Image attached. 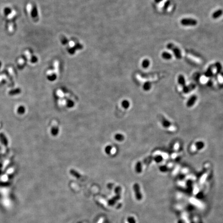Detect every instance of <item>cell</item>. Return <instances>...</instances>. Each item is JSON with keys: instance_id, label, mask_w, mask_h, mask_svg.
<instances>
[{"instance_id": "cell-2", "label": "cell", "mask_w": 223, "mask_h": 223, "mask_svg": "<svg viewBox=\"0 0 223 223\" xmlns=\"http://www.w3.org/2000/svg\"><path fill=\"white\" fill-rule=\"evenodd\" d=\"M180 23L183 26L186 27H193L197 24V21L196 19L192 18H183L180 21Z\"/></svg>"}, {"instance_id": "cell-13", "label": "cell", "mask_w": 223, "mask_h": 223, "mask_svg": "<svg viewBox=\"0 0 223 223\" xmlns=\"http://www.w3.org/2000/svg\"><path fill=\"white\" fill-rule=\"evenodd\" d=\"M162 57L166 60H169L172 58V55L168 52H163L162 53Z\"/></svg>"}, {"instance_id": "cell-11", "label": "cell", "mask_w": 223, "mask_h": 223, "mask_svg": "<svg viewBox=\"0 0 223 223\" xmlns=\"http://www.w3.org/2000/svg\"><path fill=\"white\" fill-rule=\"evenodd\" d=\"M195 146L197 150H201L205 146V144H204V142L203 141H198L196 142Z\"/></svg>"}, {"instance_id": "cell-16", "label": "cell", "mask_w": 223, "mask_h": 223, "mask_svg": "<svg viewBox=\"0 0 223 223\" xmlns=\"http://www.w3.org/2000/svg\"><path fill=\"white\" fill-rule=\"evenodd\" d=\"M151 83L150 82H146L143 85V89L145 91H149L151 88Z\"/></svg>"}, {"instance_id": "cell-26", "label": "cell", "mask_w": 223, "mask_h": 223, "mask_svg": "<svg viewBox=\"0 0 223 223\" xmlns=\"http://www.w3.org/2000/svg\"><path fill=\"white\" fill-rule=\"evenodd\" d=\"M74 102L70 99L67 100V106L69 108H72L74 106Z\"/></svg>"}, {"instance_id": "cell-21", "label": "cell", "mask_w": 223, "mask_h": 223, "mask_svg": "<svg viewBox=\"0 0 223 223\" xmlns=\"http://www.w3.org/2000/svg\"><path fill=\"white\" fill-rule=\"evenodd\" d=\"M154 161L157 163H159L162 162L163 160V158L161 155H157L156 156H155L154 158Z\"/></svg>"}, {"instance_id": "cell-23", "label": "cell", "mask_w": 223, "mask_h": 223, "mask_svg": "<svg viewBox=\"0 0 223 223\" xmlns=\"http://www.w3.org/2000/svg\"><path fill=\"white\" fill-rule=\"evenodd\" d=\"M3 12L5 15H8L12 13V9L9 7H5L3 10Z\"/></svg>"}, {"instance_id": "cell-25", "label": "cell", "mask_w": 223, "mask_h": 223, "mask_svg": "<svg viewBox=\"0 0 223 223\" xmlns=\"http://www.w3.org/2000/svg\"><path fill=\"white\" fill-rule=\"evenodd\" d=\"M112 149V146L111 145H108L105 148V152L107 154H110L111 150Z\"/></svg>"}, {"instance_id": "cell-30", "label": "cell", "mask_w": 223, "mask_h": 223, "mask_svg": "<svg viewBox=\"0 0 223 223\" xmlns=\"http://www.w3.org/2000/svg\"><path fill=\"white\" fill-rule=\"evenodd\" d=\"M121 191V188L120 187H119V186H117V187H116V188H115V193L117 194V195H120Z\"/></svg>"}, {"instance_id": "cell-20", "label": "cell", "mask_w": 223, "mask_h": 223, "mask_svg": "<svg viewBox=\"0 0 223 223\" xmlns=\"http://www.w3.org/2000/svg\"><path fill=\"white\" fill-rule=\"evenodd\" d=\"M121 104L124 108H125V109H128V108L130 107V102L128 100H124L123 102H122Z\"/></svg>"}, {"instance_id": "cell-4", "label": "cell", "mask_w": 223, "mask_h": 223, "mask_svg": "<svg viewBox=\"0 0 223 223\" xmlns=\"http://www.w3.org/2000/svg\"><path fill=\"white\" fill-rule=\"evenodd\" d=\"M197 100V97L196 95H193L189 98V99L186 103V106L188 108H191L195 104Z\"/></svg>"}, {"instance_id": "cell-29", "label": "cell", "mask_w": 223, "mask_h": 223, "mask_svg": "<svg viewBox=\"0 0 223 223\" xmlns=\"http://www.w3.org/2000/svg\"><path fill=\"white\" fill-rule=\"evenodd\" d=\"M38 61V58L36 56H32L31 58V62L32 63H37V62Z\"/></svg>"}, {"instance_id": "cell-18", "label": "cell", "mask_w": 223, "mask_h": 223, "mask_svg": "<svg viewBox=\"0 0 223 223\" xmlns=\"http://www.w3.org/2000/svg\"><path fill=\"white\" fill-rule=\"evenodd\" d=\"M114 137H115V139L118 142L123 141L124 140V136L123 135V134H121L120 133L116 134L115 135V136H114Z\"/></svg>"}, {"instance_id": "cell-15", "label": "cell", "mask_w": 223, "mask_h": 223, "mask_svg": "<svg viewBox=\"0 0 223 223\" xmlns=\"http://www.w3.org/2000/svg\"><path fill=\"white\" fill-rule=\"evenodd\" d=\"M70 174L72 176H74V177H76V178L78 179L81 178V175H80L78 172H77L76 170H75L73 169H71L70 170Z\"/></svg>"}, {"instance_id": "cell-27", "label": "cell", "mask_w": 223, "mask_h": 223, "mask_svg": "<svg viewBox=\"0 0 223 223\" xmlns=\"http://www.w3.org/2000/svg\"><path fill=\"white\" fill-rule=\"evenodd\" d=\"M127 221L129 223H136V221L133 216H130L127 219Z\"/></svg>"}, {"instance_id": "cell-14", "label": "cell", "mask_w": 223, "mask_h": 223, "mask_svg": "<svg viewBox=\"0 0 223 223\" xmlns=\"http://www.w3.org/2000/svg\"><path fill=\"white\" fill-rule=\"evenodd\" d=\"M51 132L52 135L54 136L58 135L59 133V128L56 126L53 127L51 130Z\"/></svg>"}, {"instance_id": "cell-19", "label": "cell", "mask_w": 223, "mask_h": 223, "mask_svg": "<svg viewBox=\"0 0 223 223\" xmlns=\"http://www.w3.org/2000/svg\"><path fill=\"white\" fill-rule=\"evenodd\" d=\"M54 72L55 73L58 74L59 72V63L58 61H55L54 63Z\"/></svg>"}, {"instance_id": "cell-12", "label": "cell", "mask_w": 223, "mask_h": 223, "mask_svg": "<svg viewBox=\"0 0 223 223\" xmlns=\"http://www.w3.org/2000/svg\"><path fill=\"white\" fill-rule=\"evenodd\" d=\"M135 169L137 173H139L142 172V164L141 162H137L135 165Z\"/></svg>"}, {"instance_id": "cell-33", "label": "cell", "mask_w": 223, "mask_h": 223, "mask_svg": "<svg viewBox=\"0 0 223 223\" xmlns=\"http://www.w3.org/2000/svg\"><path fill=\"white\" fill-rule=\"evenodd\" d=\"M69 48H73L75 47V43L73 41H70L69 44Z\"/></svg>"}, {"instance_id": "cell-36", "label": "cell", "mask_w": 223, "mask_h": 223, "mask_svg": "<svg viewBox=\"0 0 223 223\" xmlns=\"http://www.w3.org/2000/svg\"><path fill=\"white\" fill-rule=\"evenodd\" d=\"M1 65H2V63H1V62H0V68H1Z\"/></svg>"}, {"instance_id": "cell-34", "label": "cell", "mask_w": 223, "mask_h": 223, "mask_svg": "<svg viewBox=\"0 0 223 223\" xmlns=\"http://www.w3.org/2000/svg\"><path fill=\"white\" fill-rule=\"evenodd\" d=\"M113 187V184H112V183H109V184H108V188H109V189H111V188H112Z\"/></svg>"}, {"instance_id": "cell-22", "label": "cell", "mask_w": 223, "mask_h": 223, "mask_svg": "<svg viewBox=\"0 0 223 223\" xmlns=\"http://www.w3.org/2000/svg\"><path fill=\"white\" fill-rule=\"evenodd\" d=\"M212 75H213V72H212V68H211V67H209V68L208 69H207V70L205 73V76L207 77H212Z\"/></svg>"}, {"instance_id": "cell-31", "label": "cell", "mask_w": 223, "mask_h": 223, "mask_svg": "<svg viewBox=\"0 0 223 223\" xmlns=\"http://www.w3.org/2000/svg\"><path fill=\"white\" fill-rule=\"evenodd\" d=\"M61 41H62V43L64 44V45H65V44L68 43V39H67V38L63 37L62 38Z\"/></svg>"}, {"instance_id": "cell-8", "label": "cell", "mask_w": 223, "mask_h": 223, "mask_svg": "<svg viewBox=\"0 0 223 223\" xmlns=\"http://www.w3.org/2000/svg\"><path fill=\"white\" fill-rule=\"evenodd\" d=\"M178 82L179 85H180L182 87L185 86V77L183 75L180 74L178 77Z\"/></svg>"}, {"instance_id": "cell-10", "label": "cell", "mask_w": 223, "mask_h": 223, "mask_svg": "<svg viewBox=\"0 0 223 223\" xmlns=\"http://www.w3.org/2000/svg\"><path fill=\"white\" fill-rule=\"evenodd\" d=\"M31 16L33 18V19H36V18H38V10L37 7L35 6H33L32 10H31Z\"/></svg>"}, {"instance_id": "cell-17", "label": "cell", "mask_w": 223, "mask_h": 223, "mask_svg": "<svg viewBox=\"0 0 223 223\" xmlns=\"http://www.w3.org/2000/svg\"><path fill=\"white\" fill-rule=\"evenodd\" d=\"M150 62L149 59H145L142 62V68L146 69V68H147L148 67H149V66L150 65Z\"/></svg>"}, {"instance_id": "cell-35", "label": "cell", "mask_w": 223, "mask_h": 223, "mask_svg": "<svg viewBox=\"0 0 223 223\" xmlns=\"http://www.w3.org/2000/svg\"><path fill=\"white\" fill-rule=\"evenodd\" d=\"M154 1L156 3H159L160 2L162 1V0H154Z\"/></svg>"}, {"instance_id": "cell-3", "label": "cell", "mask_w": 223, "mask_h": 223, "mask_svg": "<svg viewBox=\"0 0 223 223\" xmlns=\"http://www.w3.org/2000/svg\"><path fill=\"white\" fill-rule=\"evenodd\" d=\"M133 190L135 195L136 199L138 201H141L142 198V195L140 189L139 185L138 183H135L133 185Z\"/></svg>"}, {"instance_id": "cell-7", "label": "cell", "mask_w": 223, "mask_h": 223, "mask_svg": "<svg viewBox=\"0 0 223 223\" xmlns=\"http://www.w3.org/2000/svg\"><path fill=\"white\" fill-rule=\"evenodd\" d=\"M223 14V10L219 9L216 10L215 12H214L212 15V17L213 19H216L219 18Z\"/></svg>"}, {"instance_id": "cell-6", "label": "cell", "mask_w": 223, "mask_h": 223, "mask_svg": "<svg viewBox=\"0 0 223 223\" xmlns=\"http://www.w3.org/2000/svg\"><path fill=\"white\" fill-rule=\"evenodd\" d=\"M161 122L162 123V125L163 127L165 128L168 129L170 128V127L172 125V123H171L169 121H168L167 119L163 117H161Z\"/></svg>"}, {"instance_id": "cell-9", "label": "cell", "mask_w": 223, "mask_h": 223, "mask_svg": "<svg viewBox=\"0 0 223 223\" xmlns=\"http://www.w3.org/2000/svg\"><path fill=\"white\" fill-rule=\"evenodd\" d=\"M48 79L50 81H55L56 79V75L53 71H49L48 73Z\"/></svg>"}, {"instance_id": "cell-1", "label": "cell", "mask_w": 223, "mask_h": 223, "mask_svg": "<svg viewBox=\"0 0 223 223\" xmlns=\"http://www.w3.org/2000/svg\"><path fill=\"white\" fill-rule=\"evenodd\" d=\"M167 48L170 50L174 54V55L178 59H180L182 58V55L180 49L176 46L174 44L172 43H169L167 45Z\"/></svg>"}, {"instance_id": "cell-28", "label": "cell", "mask_w": 223, "mask_h": 223, "mask_svg": "<svg viewBox=\"0 0 223 223\" xmlns=\"http://www.w3.org/2000/svg\"><path fill=\"white\" fill-rule=\"evenodd\" d=\"M215 65L216 66V68H217V72H220V71H221V69H222V67L221 64H220L219 63V62H217V63H216L215 64Z\"/></svg>"}, {"instance_id": "cell-32", "label": "cell", "mask_w": 223, "mask_h": 223, "mask_svg": "<svg viewBox=\"0 0 223 223\" xmlns=\"http://www.w3.org/2000/svg\"><path fill=\"white\" fill-rule=\"evenodd\" d=\"M169 4H170L169 1H167L166 2L164 5V7H163V9L166 10L167 9V8L168 7V6H169Z\"/></svg>"}, {"instance_id": "cell-5", "label": "cell", "mask_w": 223, "mask_h": 223, "mask_svg": "<svg viewBox=\"0 0 223 223\" xmlns=\"http://www.w3.org/2000/svg\"><path fill=\"white\" fill-rule=\"evenodd\" d=\"M196 88V85L194 84H191L188 86H185L183 87V92L185 94H188L192 90H194Z\"/></svg>"}, {"instance_id": "cell-24", "label": "cell", "mask_w": 223, "mask_h": 223, "mask_svg": "<svg viewBox=\"0 0 223 223\" xmlns=\"http://www.w3.org/2000/svg\"><path fill=\"white\" fill-rule=\"evenodd\" d=\"M159 169L161 171V172L162 173H165L167 172V171L169 170L168 169V168L167 166L165 165H163V166H161L159 168Z\"/></svg>"}]
</instances>
